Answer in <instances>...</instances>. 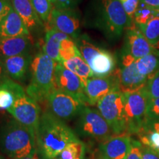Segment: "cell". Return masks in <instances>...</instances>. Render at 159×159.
<instances>
[{
  "label": "cell",
  "mask_w": 159,
  "mask_h": 159,
  "mask_svg": "<svg viewBox=\"0 0 159 159\" xmlns=\"http://www.w3.org/2000/svg\"><path fill=\"white\" fill-rule=\"evenodd\" d=\"M137 136L142 145L159 152V133L150 129L143 128Z\"/></svg>",
  "instance_id": "cell-29"
},
{
  "label": "cell",
  "mask_w": 159,
  "mask_h": 159,
  "mask_svg": "<svg viewBox=\"0 0 159 159\" xmlns=\"http://www.w3.org/2000/svg\"><path fill=\"white\" fill-rule=\"evenodd\" d=\"M57 63L43 52L37 53L33 57L30 69L31 80L26 93L37 102L47 100L55 90L54 72Z\"/></svg>",
  "instance_id": "cell-4"
},
{
  "label": "cell",
  "mask_w": 159,
  "mask_h": 159,
  "mask_svg": "<svg viewBox=\"0 0 159 159\" xmlns=\"http://www.w3.org/2000/svg\"><path fill=\"white\" fill-rule=\"evenodd\" d=\"M143 128L150 129V130H153L159 133V119H156V120H146L144 122V125H143L142 129Z\"/></svg>",
  "instance_id": "cell-38"
},
{
  "label": "cell",
  "mask_w": 159,
  "mask_h": 159,
  "mask_svg": "<svg viewBox=\"0 0 159 159\" xmlns=\"http://www.w3.org/2000/svg\"><path fill=\"white\" fill-rule=\"evenodd\" d=\"M136 63L139 72L148 80L159 71V55L156 53H152L136 60Z\"/></svg>",
  "instance_id": "cell-24"
},
{
  "label": "cell",
  "mask_w": 159,
  "mask_h": 159,
  "mask_svg": "<svg viewBox=\"0 0 159 159\" xmlns=\"http://www.w3.org/2000/svg\"><path fill=\"white\" fill-rule=\"evenodd\" d=\"M144 89L149 99L159 98V71L149 80Z\"/></svg>",
  "instance_id": "cell-31"
},
{
  "label": "cell",
  "mask_w": 159,
  "mask_h": 159,
  "mask_svg": "<svg viewBox=\"0 0 159 159\" xmlns=\"http://www.w3.org/2000/svg\"><path fill=\"white\" fill-rule=\"evenodd\" d=\"M156 119H159V98L150 99L147 109L146 120Z\"/></svg>",
  "instance_id": "cell-32"
},
{
  "label": "cell",
  "mask_w": 159,
  "mask_h": 159,
  "mask_svg": "<svg viewBox=\"0 0 159 159\" xmlns=\"http://www.w3.org/2000/svg\"><path fill=\"white\" fill-rule=\"evenodd\" d=\"M158 153H159V152H158Z\"/></svg>",
  "instance_id": "cell-45"
},
{
  "label": "cell",
  "mask_w": 159,
  "mask_h": 159,
  "mask_svg": "<svg viewBox=\"0 0 159 159\" xmlns=\"http://www.w3.org/2000/svg\"><path fill=\"white\" fill-rule=\"evenodd\" d=\"M38 16L46 25L49 22L52 12V3L49 0H30Z\"/></svg>",
  "instance_id": "cell-30"
},
{
  "label": "cell",
  "mask_w": 159,
  "mask_h": 159,
  "mask_svg": "<svg viewBox=\"0 0 159 159\" xmlns=\"http://www.w3.org/2000/svg\"><path fill=\"white\" fill-rule=\"evenodd\" d=\"M23 87L8 78L5 82L0 85V110L8 111L13 106L15 101V96Z\"/></svg>",
  "instance_id": "cell-22"
},
{
  "label": "cell",
  "mask_w": 159,
  "mask_h": 159,
  "mask_svg": "<svg viewBox=\"0 0 159 159\" xmlns=\"http://www.w3.org/2000/svg\"><path fill=\"white\" fill-rule=\"evenodd\" d=\"M142 159H159V153L156 150L142 145Z\"/></svg>",
  "instance_id": "cell-37"
},
{
  "label": "cell",
  "mask_w": 159,
  "mask_h": 159,
  "mask_svg": "<svg viewBox=\"0 0 159 159\" xmlns=\"http://www.w3.org/2000/svg\"><path fill=\"white\" fill-rule=\"evenodd\" d=\"M122 52L131 55L136 60L152 53H156V49L148 42L134 21L125 33Z\"/></svg>",
  "instance_id": "cell-15"
},
{
  "label": "cell",
  "mask_w": 159,
  "mask_h": 159,
  "mask_svg": "<svg viewBox=\"0 0 159 159\" xmlns=\"http://www.w3.org/2000/svg\"><path fill=\"white\" fill-rule=\"evenodd\" d=\"M7 111L17 122L36 134L41 119V109L36 101L29 97L26 91L16 97L13 106Z\"/></svg>",
  "instance_id": "cell-10"
},
{
  "label": "cell",
  "mask_w": 159,
  "mask_h": 159,
  "mask_svg": "<svg viewBox=\"0 0 159 159\" xmlns=\"http://www.w3.org/2000/svg\"><path fill=\"white\" fill-rule=\"evenodd\" d=\"M33 57L29 53L1 60L6 73L13 80L24 81L30 69Z\"/></svg>",
  "instance_id": "cell-17"
},
{
  "label": "cell",
  "mask_w": 159,
  "mask_h": 159,
  "mask_svg": "<svg viewBox=\"0 0 159 159\" xmlns=\"http://www.w3.org/2000/svg\"><path fill=\"white\" fill-rule=\"evenodd\" d=\"M157 55H159V48H158V51H157Z\"/></svg>",
  "instance_id": "cell-44"
},
{
  "label": "cell",
  "mask_w": 159,
  "mask_h": 159,
  "mask_svg": "<svg viewBox=\"0 0 159 159\" xmlns=\"http://www.w3.org/2000/svg\"><path fill=\"white\" fill-rule=\"evenodd\" d=\"M89 105H97L99 101L113 91H120L116 69L105 77H91L84 87Z\"/></svg>",
  "instance_id": "cell-14"
},
{
  "label": "cell",
  "mask_w": 159,
  "mask_h": 159,
  "mask_svg": "<svg viewBox=\"0 0 159 159\" xmlns=\"http://www.w3.org/2000/svg\"><path fill=\"white\" fill-rule=\"evenodd\" d=\"M13 9L11 0H0V22Z\"/></svg>",
  "instance_id": "cell-36"
},
{
  "label": "cell",
  "mask_w": 159,
  "mask_h": 159,
  "mask_svg": "<svg viewBox=\"0 0 159 159\" xmlns=\"http://www.w3.org/2000/svg\"><path fill=\"white\" fill-rule=\"evenodd\" d=\"M86 146L82 141H75L66 147L59 156V159H84Z\"/></svg>",
  "instance_id": "cell-26"
},
{
  "label": "cell",
  "mask_w": 159,
  "mask_h": 159,
  "mask_svg": "<svg viewBox=\"0 0 159 159\" xmlns=\"http://www.w3.org/2000/svg\"><path fill=\"white\" fill-rule=\"evenodd\" d=\"M20 159H43V158H36V157H35V156H30V157H26V158H20Z\"/></svg>",
  "instance_id": "cell-41"
},
{
  "label": "cell",
  "mask_w": 159,
  "mask_h": 159,
  "mask_svg": "<svg viewBox=\"0 0 159 159\" xmlns=\"http://www.w3.org/2000/svg\"><path fill=\"white\" fill-rule=\"evenodd\" d=\"M140 2L154 8H159V0H140Z\"/></svg>",
  "instance_id": "cell-40"
},
{
  "label": "cell",
  "mask_w": 159,
  "mask_h": 159,
  "mask_svg": "<svg viewBox=\"0 0 159 159\" xmlns=\"http://www.w3.org/2000/svg\"><path fill=\"white\" fill-rule=\"evenodd\" d=\"M129 18L134 21V14L138 8L140 0H119Z\"/></svg>",
  "instance_id": "cell-33"
},
{
  "label": "cell",
  "mask_w": 159,
  "mask_h": 159,
  "mask_svg": "<svg viewBox=\"0 0 159 159\" xmlns=\"http://www.w3.org/2000/svg\"><path fill=\"white\" fill-rule=\"evenodd\" d=\"M31 39L18 36L0 39V60L29 53Z\"/></svg>",
  "instance_id": "cell-19"
},
{
  "label": "cell",
  "mask_w": 159,
  "mask_h": 159,
  "mask_svg": "<svg viewBox=\"0 0 159 159\" xmlns=\"http://www.w3.org/2000/svg\"><path fill=\"white\" fill-rule=\"evenodd\" d=\"M54 85L55 89H59L75 97L85 105H89L81 80L61 63H57L55 66Z\"/></svg>",
  "instance_id": "cell-13"
},
{
  "label": "cell",
  "mask_w": 159,
  "mask_h": 159,
  "mask_svg": "<svg viewBox=\"0 0 159 159\" xmlns=\"http://www.w3.org/2000/svg\"><path fill=\"white\" fill-rule=\"evenodd\" d=\"M81 56L90 66L94 77L110 76L116 69V60L112 53L99 47L86 35L75 40Z\"/></svg>",
  "instance_id": "cell-5"
},
{
  "label": "cell",
  "mask_w": 159,
  "mask_h": 159,
  "mask_svg": "<svg viewBox=\"0 0 159 159\" xmlns=\"http://www.w3.org/2000/svg\"><path fill=\"white\" fill-rule=\"evenodd\" d=\"M97 107L108 122L114 136L128 135L125 119L124 95L122 91H113L106 95L99 101Z\"/></svg>",
  "instance_id": "cell-6"
},
{
  "label": "cell",
  "mask_w": 159,
  "mask_h": 159,
  "mask_svg": "<svg viewBox=\"0 0 159 159\" xmlns=\"http://www.w3.org/2000/svg\"><path fill=\"white\" fill-rule=\"evenodd\" d=\"M49 1H50L52 4H55V1H56V0H49Z\"/></svg>",
  "instance_id": "cell-42"
},
{
  "label": "cell",
  "mask_w": 159,
  "mask_h": 159,
  "mask_svg": "<svg viewBox=\"0 0 159 159\" xmlns=\"http://www.w3.org/2000/svg\"><path fill=\"white\" fill-rule=\"evenodd\" d=\"M159 14V8H154L140 2L134 14V21L137 25L148 23L150 19Z\"/></svg>",
  "instance_id": "cell-27"
},
{
  "label": "cell",
  "mask_w": 159,
  "mask_h": 159,
  "mask_svg": "<svg viewBox=\"0 0 159 159\" xmlns=\"http://www.w3.org/2000/svg\"><path fill=\"white\" fill-rule=\"evenodd\" d=\"M80 0H56L55 7L58 9H71L75 10Z\"/></svg>",
  "instance_id": "cell-35"
},
{
  "label": "cell",
  "mask_w": 159,
  "mask_h": 159,
  "mask_svg": "<svg viewBox=\"0 0 159 159\" xmlns=\"http://www.w3.org/2000/svg\"><path fill=\"white\" fill-rule=\"evenodd\" d=\"M8 78H11L6 73L5 69L4 68L2 61L0 60V85L5 82Z\"/></svg>",
  "instance_id": "cell-39"
},
{
  "label": "cell",
  "mask_w": 159,
  "mask_h": 159,
  "mask_svg": "<svg viewBox=\"0 0 159 159\" xmlns=\"http://www.w3.org/2000/svg\"><path fill=\"white\" fill-rule=\"evenodd\" d=\"M128 134H138L146 120L149 99L144 89L123 93Z\"/></svg>",
  "instance_id": "cell-8"
},
{
  "label": "cell",
  "mask_w": 159,
  "mask_h": 159,
  "mask_svg": "<svg viewBox=\"0 0 159 159\" xmlns=\"http://www.w3.org/2000/svg\"><path fill=\"white\" fill-rule=\"evenodd\" d=\"M70 38L65 33L56 30H49L47 31L45 37V43L43 47V52L53 60L55 62L61 63L59 57V51L61 43L63 40Z\"/></svg>",
  "instance_id": "cell-21"
},
{
  "label": "cell",
  "mask_w": 159,
  "mask_h": 159,
  "mask_svg": "<svg viewBox=\"0 0 159 159\" xmlns=\"http://www.w3.org/2000/svg\"><path fill=\"white\" fill-rule=\"evenodd\" d=\"M46 27L47 31L56 30L69 35L73 40L80 35V19L75 10L53 7L51 17Z\"/></svg>",
  "instance_id": "cell-12"
},
{
  "label": "cell",
  "mask_w": 159,
  "mask_h": 159,
  "mask_svg": "<svg viewBox=\"0 0 159 159\" xmlns=\"http://www.w3.org/2000/svg\"><path fill=\"white\" fill-rule=\"evenodd\" d=\"M76 131L80 136L102 142L114 136L99 111L89 106H85L78 115Z\"/></svg>",
  "instance_id": "cell-7"
},
{
  "label": "cell",
  "mask_w": 159,
  "mask_h": 159,
  "mask_svg": "<svg viewBox=\"0 0 159 159\" xmlns=\"http://www.w3.org/2000/svg\"><path fill=\"white\" fill-rule=\"evenodd\" d=\"M0 159H5V158H3V157H2V156H1V155H0Z\"/></svg>",
  "instance_id": "cell-43"
},
{
  "label": "cell",
  "mask_w": 159,
  "mask_h": 159,
  "mask_svg": "<svg viewBox=\"0 0 159 159\" xmlns=\"http://www.w3.org/2000/svg\"><path fill=\"white\" fill-rule=\"evenodd\" d=\"M37 153L43 159H56L70 143L79 140L64 121L49 111L41 116L36 131Z\"/></svg>",
  "instance_id": "cell-1"
},
{
  "label": "cell",
  "mask_w": 159,
  "mask_h": 159,
  "mask_svg": "<svg viewBox=\"0 0 159 159\" xmlns=\"http://www.w3.org/2000/svg\"><path fill=\"white\" fill-rule=\"evenodd\" d=\"M87 22L111 41H116L132 25L119 0H94Z\"/></svg>",
  "instance_id": "cell-2"
},
{
  "label": "cell",
  "mask_w": 159,
  "mask_h": 159,
  "mask_svg": "<svg viewBox=\"0 0 159 159\" xmlns=\"http://www.w3.org/2000/svg\"><path fill=\"white\" fill-rule=\"evenodd\" d=\"M132 139L129 135L113 136L99 144L100 159H126Z\"/></svg>",
  "instance_id": "cell-16"
},
{
  "label": "cell",
  "mask_w": 159,
  "mask_h": 159,
  "mask_svg": "<svg viewBox=\"0 0 159 159\" xmlns=\"http://www.w3.org/2000/svg\"><path fill=\"white\" fill-rule=\"evenodd\" d=\"M77 56H81V54L74 40L71 38L63 40L60 47L59 57L61 60L60 63H62L63 61H68Z\"/></svg>",
  "instance_id": "cell-28"
},
{
  "label": "cell",
  "mask_w": 159,
  "mask_h": 159,
  "mask_svg": "<svg viewBox=\"0 0 159 159\" xmlns=\"http://www.w3.org/2000/svg\"><path fill=\"white\" fill-rule=\"evenodd\" d=\"M12 7L23 20L30 31L43 23L35 13L30 0H11Z\"/></svg>",
  "instance_id": "cell-20"
},
{
  "label": "cell",
  "mask_w": 159,
  "mask_h": 159,
  "mask_svg": "<svg viewBox=\"0 0 159 159\" xmlns=\"http://www.w3.org/2000/svg\"><path fill=\"white\" fill-rule=\"evenodd\" d=\"M136 61L134 57L122 52L120 66L119 68H116L119 89L122 93L142 90L148 82V78L139 72Z\"/></svg>",
  "instance_id": "cell-9"
},
{
  "label": "cell",
  "mask_w": 159,
  "mask_h": 159,
  "mask_svg": "<svg viewBox=\"0 0 159 159\" xmlns=\"http://www.w3.org/2000/svg\"><path fill=\"white\" fill-rule=\"evenodd\" d=\"M0 150L12 159L35 156L37 154L35 132L11 119L0 128Z\"/></svg>",
  "instance_id": "cell-3"
},
{
  "label": "cell",
  "mask_w": 159,
  "mask_h": 159,
  "mask_svg": "<svg viewBox=\"0 0 159 159\" xmlns=\"http://www.w3.org/2000/svg\"><path fill=\"white\" fill-rule=\"evenodd\" d=\"M61 64L79 77L84 87L86 85L87 81L91 77H94L90 66L82 56L75 57L68 61H63Z\"/></svg>",
  "instance_id": "cell-23"
},
{
  "label": "cell",
  "mask_w": 159,
  "mask_h": 159,
  "mask_svg": "<svg viewBox=\"0 0 159 159\" xmlns=\"http://www.w3.org/2000/svg\"><path fill=\"white\" fill-rule=\"evenodd\" d=\"M148 42L157 51L159 48V14L150 19L145 25H138Z\"/></svg>",
  "instance_id": "cell-25"
},
{
  "label": "cell",
  "mask_w": 159,
  "mask_h": 159,
  "mask_svg": "<svg viewBox=\"0 0 159 159\" xmlns=\"http://www.w3.org/2000/svg\"><path fill=\"white\" fill-rule=\"evenodd\" d=\"M18 36L30 38V30L13 8L0 22V39Z\"/></svg>",
  "instance_id": "cell-18"
},
{
  "label": "cell",
  "mask_w": 159,
  "mask_h": 159,
  "mask_svg": "<svg viewBox=\"0 0 159 159\" xmlns=\"http://www.w3.org/2000/svg\"><path fill=\"white\" fill-rule=\"evenodd\" d=\"M142 143L139 141L132 139L130 152H129L126 159H142Z\"/></svg>",
  "instance_id": "cell-34"
},
{
  "label": "cell",
  "mask_w": 159,
  "mask_h": 159,
  "mask_svg": "<svg viewBox=\"0 0 159 159\" xmlns=\"http://www.w3.org/2000/svg\"><path fill=\"white\" fill-rule=\"evenodd\" d=\"M49 112L61 120H70L78 116L85 106H88L75 97L55 89L47 98Z\"/></svg>",
  "instance_id": "cell-11"
}]
</instances>
